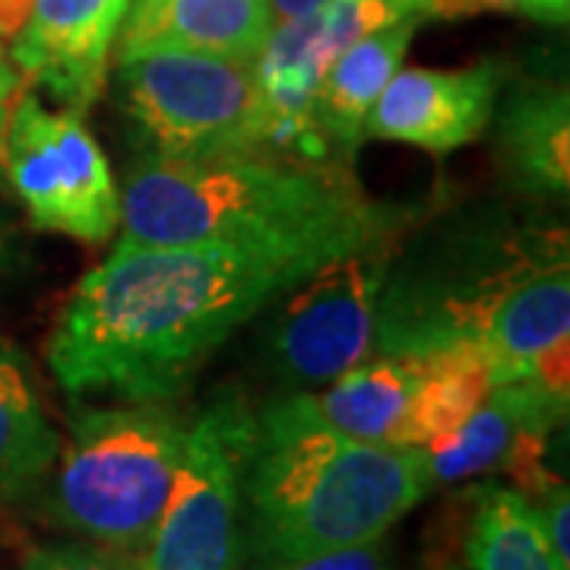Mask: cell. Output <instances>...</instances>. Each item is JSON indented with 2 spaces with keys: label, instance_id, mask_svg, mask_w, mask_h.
Instances as JSON below:
<instances>
[{
  "label": "cell",
  "instance_id": "6da1fadb",
  "mask_svg": "<svg viewBox=\"0 0 570 570\" xmlns=\"http://www.w3.org/2000/svg\"><path fill=\"white\" fill-rule=\"evenodd\" d=\"M311 269L245 247L124 245L70 292L48 365L73 396L168 403L225 340Z\"/></svg>",
  "mask_w": 570,
  "mask_h": 570
},
{
  "label": "cell",
  "instance_id": "5b68a950",
  "mask_svg": "<svg viewBox=\"0 0 570 570\" xmlns=\"http://www.w3.org/2000/svg\"><path fill=\"white\" fill-rule=\"evenodd\" d=\"M115 105L142 156L197 159L266 149V108L254 61L142 45L118 51Z\"/></svg>",
  "mask_w": 570,
  "mask_h": 570
},
{
  "label": "cell",
  "instance_id": "83f0119b",
  "mask_svg": "<svg viewBox=\"0 0 570 570\" xmlns=\"http://www.w3.org/2000/svg\"><path fill=\"white\" fill-rule=\"evenodd\" d=\"M32 0H0V39H13L29 17Z\"/></svg>",
  "mask_w": 570,
  "mask_h": 570
},
{
  "label": "cell",
  "instance_id": "d4e9b609",
  "mask_svg": "<svg viewBox=\"0 0 570 570\" xmlns=\"http://www.w3.org/2000/svg\"><path fill=\"white\" fill-rule=\"evenodd\" d=\"M26 266H29V250L22 245L20 228L10 223L7 213H0V285L20 279Z\"/></svg>",
  "mask_w": 570,
  "mask_h": 570
},
{
  "label": "cell",
  "instance_id": "cb8c5ba5",
  "mask_svg": "<svg viewBox=\"0 0 570 570\" xmlns=\"http://www.w3.org/2000/svg\"><path fill=\"white\" fill-rule=\"evenodd\" d=\"M530 377L535 387L542 390L546 396H551L554 403L568 406L570 400V340H554L551 346H546L530 367Z\"/></svg>",
  "mask_w": 570,
  "mask_h": 570
},
{
  "label": "cell",
  "instance_id": "44dd1931",
  "mask_svg": "<svg viewBox=\"0 0 570 570\" xmlns=\"http://www.w3.org/2000/svg\"><path fill=\"white\" fill-rule=\"evenodd\" d=\"M517 13L535 22L564 26L570 17V0H438L434 17H463V13Z\"/></svg>",
  "mask_w": 570,
  "mask_h": 570
},
{
  "label": "cell",
  "instance_id": "ba28073f",
  "mask_svg": "<svg viewBox=\"0 0 570 570\" xmlns=\"http://www.w3.org/2000/svg\"><path fill=\"white\" fill-rule=\"evenodd\" d=\"M250 419L213 406L187 428L163 517L142 549V570H242V469Z\"/></svg>",
  "mask_w": 570,
  "mask_h": 570
},
{
  "label": "cell",
  "instance_id": "3957f363",
  "mask_svg": "<svg viewBox=\"0 0 570 570\" xmlns=\"http://www.w3.org/2000/svg\"><path fill=\"white\" fill-rule=\"evenodd\" d=\"M431 489L425 450L352 441L292 393L250 419L242 494L279 564L387 535Z\"/></svg>",
  "mask_w": 570,
  "mask_h": 570
},
{
  "label": "cell",
  "instance_id": "30bf717a",
  "mask_svg": "<svg viewBox=\"0 0 570 570\" xmlns=\"http://www.w3.org/2000/svg\"><path fill=\"white\" fill-rule=\"evenodd\" d=\"M127 7L130 0H32L10 58L61 108L86 115L102 92Z\"/></svg>",
  "mask_w": 570,
  "mask_h": 570
},
{
  "label": "cell",
  "instance_id": "277c9868",
  "mask_svg": "<svg viewBox=\"0 0 570 570\" xmlns=\"http://www.w3.org/2000/svg\"><path fill=\"white\" fill-rule=\"evenodd\" d=\"M187 425L163 403L70 412L48 513L63 530L137 554L163 517Z\"/></svg>",
  "mask_w": 570,
  "mask_h": 570
},
{
  "label": "cell",
  "instance_id": "f546056e",
  "mask_svg": "<svg viewBox=\"0 0 570 570\" xmlns=\"http://www.w3.org/2000/svg\"><path fill=\"white\" fill-rule=\"evenodd\" d=\"M0 58H3V45H0Z\"/></svg>",
  "mask_w": 570,
  "mask_h": 570
},
{
  "label": "cell",
  "instance_id": "9a60e30c",
  "mask_svg": "<svg viewBox=\"0 0 570 570\" xmlns=\"http://www.w3.org/2000/svg\"><path fill=\"white\" fill-rule=\"evenodd\" d=\"M570 333V264L554 257L535 266L494 305L482 324L479 346L491 367V384L523 381L535 355Z\"/></svg>",
  "mask_w": 570,
  "mask_h": 570
},
{
  "label": "cell",
  "instance_id": "7a4b0ae2",
  "mask_svg": "<svg viewBox=\"0 0 570 570\" xmlns=\"http://www.w3.org/2000/svg\"><path fill=\"white\" fill-rule=\"evenodd\" d=\"M403 213L371 204L336 163L276 149L197 159L140 156L121 194V242L245 247L317 269L400 235Z\"/></svg>",
  "mask_w": 570,
  "mask_h": 570
},
{
  "label": "cell",
  "instance_id": "e0dca14e",
  "mask_svg": "<svg viewBox=\"0 0 570 570\" xmlns=\"http://www.w3.org/2000/svg\"><path fill=\"white\" fill-rule=\"evenodd\" d=\"M425 377V362L409 355H371L348 367L324 393H307L311 409L352 441L400 448L403 428Z\"/></svg>",
  "mask_w": 570,
  "mask_h": 570
},
{
  "label": "cell",
  "instance_id": "52a82bcc",
  "mask_svg": "<svg viewBox=\"0 0 570 570\" xmlns=\"http://www.w3.org/2000/svg\"><path fill=\"white\" fill-rule=\"evenodd\" d=\"M396 235L333 257L292 285L269 330V362L288 387H321L377 348V305Z\"/></svg>",
  "mask_w": 570,
  "mask_h": 570
},
{
  "label": "cell",
  "instance_id": "4316f807",
  "mask_svg": "<svg viewBox=\"0 0 570 570\" xmlns=\"http://www.w3.org/2000/svg\"><path fill=\"white\" fill-rule=\"evenodd\" d=\"M324 3H330V0H269L273 26H279V22L302 20V17H307V13L321 10Z\"/></svg>",
  "mask_w": 570,
  "mask_h": 570
},
{
  "label": "cell",
  "instance_id": "d6986e66",
  "mask_svg": "<svg viewBox=\"0 0 570 570\" xmlns=\"http://www.w3.org/2000/svg\"><path fill=\"white\" fill-rule=\"evenodd\" d=\"M419 362H425V377L415 393L400 448H428L431 441L456 431L494 387L482 348L453 346Z\"/></svg>",
  "mask_w": 570,
  "mask_h": 570
},
{
  "label": "cell",
  "instance_id": "ac0fdd59",
  "mask_svg": "<svg viewBox=\"0 0 570 570\" xmlns=\"http://www.w3.org/2000/svg\"><path fill=\"white\" fill-rule=\"evenodd\" d=\"M58 450L61 438L41 409L29 358L0 336V504L39 489Z\"/></svg>",
  "mask_w": 570,
  "mask_h": 570
},
{
  "label": "cell",
  "instance_id": "9c48e42d",
  "mask_svg": "<svg viewBox=\"0 0 570 570\" xmlns=\"http://www.w3.org/2000/svg\"><path fill=\"white\" fill-rule=\"evenodd\" d=\"M508 73L498 58L460 70H396L371 105L362 137L409 142L438 156L453 153L485 134Z\"/></svg>",
  "mask_w": 570,
  "mask_h": 570
},
{
  "label": "cell",
  "instance_id": "8fae6325",
  "mask_svg": "<svg viewBox=\"0 0 570 570\" xmlns=\"http://www.w3.org/2000/svg\"><path fill=\"white\" fill-rule=\"evenodd\" d=\"M428 570H564L535 508L517 489L472 485L441 513Z\"/></svg>",
  "mask_w": 570,
  "mask_h": 570
},
{
  "label": "cell",
  "instance_id": "f1b7e54d",
  "mask_svg": "<svg viewBox=\"0 0 570 570\" xmlns=\"http://www.w3.org/2000/svg\"><path fill=\"white\" fill-rule=\"evenodd\" d=\"M425 3H428V13L434 17V3H438V0H425Z\"/></svg>",
  "mask_w": 570,
  "mask_h": 570
},
{
  "label": "cell",
  "instance_id": "7c38bea8",
  "mask_svg": "<svg viewBox=\"0 0 570 570\" xmlns=\"http://www.w3.org/2000/svg\"><path fill=\"white\" fill-rule=\"evenodd\" d=\"M504 92V89H501ZM498 159L513 187L532 197H568L570 92L564 82H513L494 105Z\"/></svg>",
  "mask_w": 570,
  "mask_h": 570
},
{
  "label": "cell",
  "instance_id": "ffe728a7",
  "mask_svg": "<svg viewBox=\"0 0 570 570\" xmlns=\"http://www.w3.org/2000/svg\"><path fill=\"white\" fill-rule=\"evenodd\" d=\"M20 570H142L140 558L99 546H55L32 551Z\"/></svg>",
  "mask_w": 570,
  "mask_h": 570
},
{
  "label": "cell",
  "instance_id": "8992f818",
  "mask_svg": "<svg viewBox=\"0 0 570 570\" xmlns=\"http://www.w3.org/2000/svg\"><path fill=\"white\" fill-rule=\"evenodd\" d=\"M3 175L39 232L105 245L121 225V194L80 111L17 92L3 130Z\"/></svg>",
  "mask_w": 570,
  "mask_h": 570
},
{
  "label": "cell",
  "instance_id": "7402d4cb",
  "mask_svg": "<svg viewBox=\"0 0 570 570\" xmlns=\"http://www.w3.org/2000/svg\"><path fill=\"white\" fill-rule=\"evenodd\" d=\"M276 570H393L390 549L381 539H371L362 546H346V549H330L295 558V561H279Z\"/></svg>",
  "mask_w": 570,
  "mask_h": 570
},
{
  "label": "cell",
  "instance_id": "2e32d148",
  "mask_svg": "<svg viewBox=\"0 0 570 570\" xmlns=\"http://www.w3.org/2000/svg\"><path fill=\"white\" fill-rule=\"evenodd\" d=\"M425 20V13H412L390 22L355 41L330 63L314 99V127L330 153L340 149L343 156H352L358 149L371 105L377 102L384 86L403 67L409 45Z\"/></svg>",
  "mask_w": 570,
  "mask_h": 570
},
{
  "label": "cell",
  "instance_id": "603a6c76",
  "mask_svg": "<svg viewBox=\"0 0 570 570\" xmlns=\"http://www.w3.org/2000/svg\"><path fill=\"white\" fill-rule=\"evenodd\" d=\"M532 504V501H530ZM535 517L542 523V532L549 539L551 554L558 558V564L570 570V535H568V520H570V498L568 485L564 482H554L546 494L535 498Z\"/></svg>",
  "mask_w": 570,
  "mask_h": 570
},
{
  "label": "cell",
  "instance_id": "5bb4252c",
  "mask_svg": "<svg viewBox=\"0 0 570 570\" xmlns=\"http://www.w3.org/2000/svg\"><path fill=\"white\" fill-rule=\"evenodd\" d=\"M564 419H568V406L546 396L530 377L498 384L463 425L422 448L431 485H453L491 469H501L513 441L527 428H558Z\"/></svg>",
  "mask_w": 570,
  "mask_h": 570
},
{
  "label": "cell",
  "instance_id": "4fadbf2b",
  "mask_svg": "<svg viewBox=\"0 0 570 570\" xmlns=\"http://www.w3.org/2000/svg\"><path fill=\"white\" fill-rule=\"evenodd\" d=\"M269 32V0H130L118 32V51L171 45L257 61Z\"/></svg>",
  "mask_w": 570,
  "mask_h": 570
},
{
  "label": "cell",
  "instance_id": "484cf974",
  "mask_svg": "<svg viewBox=\"0 0 570 570\" xmlns=\"http://www.w3.org/2000/svg\"><path fill=\"white\" fill-rule=\"evenodd\" d=\"M17 92H20V73L0 58V178H3V130H7V118H10Z\"/></svg>",
  "mask_w": 570,
  "mask_h": 570
}]
</instances>
